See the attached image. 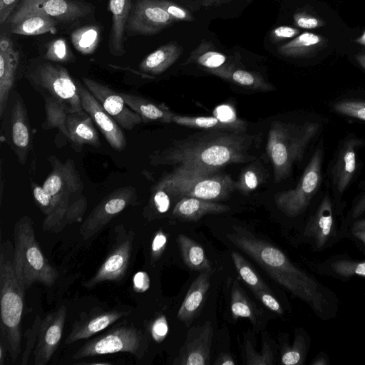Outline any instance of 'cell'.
<instances>
[{
    "instance_id": "27",
    "label": "cell",
    "mask_w": 365,
    "mask_h": 365,
    "mask_svg": "<svg viewBox=\"0 0 365 365\" xmlns=\"http://www.w3.org/2000/svg\"><path fill=\"white\" fill-rule=\"evenodd\" d=\"M12 34L23 36H36L56 32L57 21L38 13H26L11 16L8 21Z\"/></svg>"
},
{
    "instance_id": "41",
    "label": "cell",
    "mask_w": 365,
    "mask_h": 365,
    "mask_svg": "<svg viewBox=\"0 0 365 365\" xmlns=\"http://www.w3.org/2000/svg\"><path fill=\"white\" fill-rule=\"evenodd\" d=\"M327 269L341 277L361 276L365 277V261L339 259L329 262Z\"/></svg>"
},
{
    "instance_id": "3",
    "label": "cell",
    "mask_w": 365,
    "mask_h": 365,
    "mask_svg": "<svg viewBox=\"0 0 365 365\" xmlns=\"http://www.w3.org/2000/svg\"><path fill=\"white\" fill-rule=\"evenodd\" d=\"M48 160L52 170L42 186L51 195V202L42 228L58 233L67 225L81 220L87 208V199L83 195L84 185L72 159L61 162L50 155Z\"/></svg>"
},
{
    "instance_id": "15",
    "label": "cell",
    "mask_w": 365,
    "mask_h": 365,
    "mask_svg": "<svg viewBox=\"0 0 365 365\" xmlns=\"http://www.w3.org/2000/svg\"><path fill=\"white\" fill-rule=\"evenodd\" d=\"M82 80L84 86L122 128L130 130L143 122L140 115L127 106L120 93L93 79L83 77Z\"/></svg>"
},
{
    "instance_id": "56",
    "label": "cell",
    "mask_w": 365,
    "mask_h": 365,
    "mask_svg": "<svg viewBox=\"0 0 365 365\" xmlns=\"http://www.w3.org/2000/svg\"><path fill=\"white\" fill-rule=\"evenodd\" d=\"M217 115L216 117L225 121H236L239 120L237 118L235 111L232 107L227 105H222L218 106L215 111Z\"/></svg>"
},
{
    "instance_id": "14",
    "label": "cell",
    "mask_w": 365,
    "mask_h": 365,
    "mask_svg": "<svg viewBox=\"0 0 365 365\" xmlns=\"http://www.w3.org/2000/svg\"><path fill=\"white\" fill-rule=\"evenodd\" d=\"M91 6L73 0H21L11 16L38 13L71 23L89 15L93 11Z\"/></svg>"
},
{
    "instance_id": "53",
    "label": "cell",
    "mask_w": 365,
    "mask_h": 365,
    "mask_svg": "<svg viewBox=\"0 0 365 365\" xmlns=\"http://www.w3.org/2000/svg\"><path fill=\"white\" fill-rule=\"evenodd\" d=\"M299 33V30L288 26H280L274 29L270 33L273 41H280L292 38Z\"/></svg>"
},
{
    "instance_id": "28",
    "label": "cell",
    "mask_w": 365,
    "mask_h": 365,
    "mask_svg": "<svg viewBox=\"0 0 365 365\" xmlns=\"http://www.w3.org/2000/svg\"><path fill=\"white\" fill-rule=\"evenodd\" d=\"M355 139L346 141L341 148L332 169V181L336 190L342 193L349 185L356 169Z\"/></svg>"
},
{
    "instance_id": "40",
    "label": "cell",
    "mask_w": 365,
    "mask_h": 365,
    "mask_svg": "<svg viewBox=\"0 0 365 365\" xmlns=\"http://www.w3.org/2000/svg\"><path fill=\"white\" fill-rule=\"evenodd\" d=\"M263 180V173L258 163H252L241 172L238 180L236 181V188L242 193L248 194L255 190Z\"/></svg>"
},
{
    "instance_id": "54",
    "label": "cell",
    "mask_w": 365,
    "mask_h": 365,
    "mask_svg": "<svg viewBox=\"0 0 365 365\" xmlns=\"http://www.w3.org/2000/svg\"><path fill=\"white\" fill-rule=\"evenodd\" d=\"M21 0H0V24L3 26Z\"/></svg>"
},
{
    "instance_id": "34",
    "label": "cell",
    "mask_w": 365,
    "mask_h": 365,
    "mask_svg": "<svg viewBox=\"0 0 365 365\" xmlns=\"http://www.w3.org/2000/svg\"><path fill=\"white\" fill-rule=\"evenodd\" d=\"M227 56L226 55L215 50L211 43L202 40L190 53L185 63H197L208 71L227 65Z\"/></svg>"
},
{
    "instance_id": "26",
    "label": "cell",
    "mask_w": 365,
    "mask_h": 365,
    "mask_svg": "<svg viewBox=\"0 0 365 365\" xmlns=\"http://www.w3.org/2000/svg\"><path fill=\"white\" fill-rule=\"evenodd\" d=\"M211 273L209 270L200 272L192 282L178 310V319L185 323L195 317L209 290Z\"/></svg>"
},
{
    "instance_id": "55",
    "label": "cell",
    "mask_w": 365,
    "mask_h": 365,
    "mask_svg": "<svg viewBox=\"0 0 365 365\" xmlns=\"http://www.w3.org/2000/svg\"><path fill=\"white\" fill-rule=\"evenodd\" d=\"M133 289L137 292H144L150 287V278L145 272H138L133 277Z\"/></svg>"
},
{
    "instance_id": "16",
    "label": "cell",
    "mask_w": 365,
    "mask_h": 365,
    "mask_svg": "<svg viewBox=\"0 0 365 365\" xmlns=\"http://www.w3.org/2000/svg\"><path fill=\"white\" fill-rule=\"evenodd\" d=\"M66 314V307L62 304L41 320L34 349L35 365H46L57 350L63 334Z\"/></svg>"
},
{
    "instance_id": "63",
    "label": "cell",
    "mask_w": 365,
    "mask_h": 365,
    "mask_svg": "<svg viewBox=\"0 0 365 365\" xmlns=\"http://www.w3.org/2000/svg\"><path fill=\"white\" fill-rule=\"evenodd\" d=\"M358 63L365 68V54L357 55L356 57Z\"/></svg>"
},
{
    "instance_id": "24",
    "label": "cell",
    "mask_w": 365,
    "mask_h": 365,
    "mask_svg": "<svg viewBox=\"0 0 365 365\" xmlns=\"http://www.w3.org/2000/svg\"><path fill=\"white\" fill-rule=\"evenodd\" d=\"M131 9V0H109L112 25L108 48L110 53L117 57H120L125 53L123 44L124 35Z\"/></svg>"
},
{
    "instance_id": "17",
    "label": "cell",
    "mask_w": 365,
    "mask_h": 365,
    "mask_svg": "<svg viewBox=\"0 0 365 365\" xmlns=\"http://www.w3.org/2000/svg\"><path fill=\"white\" fill-rule=\"evenodd\" d=\"M77 88L83 110L90 115L106 141L113 149L123 150L126 148L127 140L122 128L86 86L77 81Z\"/></svg>"
},
{
    "instance_id": "22",
    "label": "cell",
    "mask_w": 365,
    "mask_h": 365,
    "mask_svg": "<svg viewBox=\"0 0 365 365\" xmlns=\"http://www.w3.org/2000/svg\"><path fill=\"white\" fill-rule=\"evenodd\" d=\"M334 234L332 204L329 196H324L308 221L304 235L312 240L317 249L320 250L331 241Z\"/></svg>"
},
{
    "instance_id": "1",
    "label": "cell",
    "mask_w": 365,
    "mask_h": 365,
    "mask_svg": "<svg viewBox=\"0 0 365 365\" xmlns=\"http://www.w3.org/2000/svg\"><path fill=\"white\" fill-rule=\"evenodd\" d=\"M257 137L246 132L205 130L173 141L168 147L149 155L153 165L220 170L232 164L251 163L250 153Z\"/></svg>"
},
{
    "instance_id": "62",
    "label": "cell",
    "mask_w": 365,
    "mask_h": 365,
    "mask_svg": "<svg viewBox=\"0 0 365 365\" xmlns=\"http://www.w3.org/2000/svg\"><path fill=\"white\" fill-rule=\"evenodd\" d=\"M6 352H8L7 349L2 341H0V364H4V360L6 357Z\"/></svg>"
},
{
    "instance_id": "19",
    "label": "cell",
    "mask_w": 365,
    "mask_h": 365,
    "mask_svg": "<svg viewBox=\"0 0 365 365\" xmlns=\"http://www.w3.org/2000/svg\"><path fill=\"white\" fill-rule=\"evenodd\" d=\"M9 128L11 148L19 162L25 165L31 149V129L26 107L16 91L11 109Z\"/></svg>"
},
{
    "instance_id": "60",
    "label": "cell",
    "mask_w": 365,
    "mask_h": 365,
    "mask_svg": "<svg viewBox=\"0 0 365 365\" xmlns=\"http://www.w3.org/2000/svg\"><path fill=\"white\" fill-rule=\"evenodd\" d=\"M230 1L232 0H204L203 5L205 6H217Z\"/></svg>"
},
{
    "instance_id": "49",
    "label": "cell",
    "mask_w": 365,
    "mask_h": 365,
    "mask_svg": "<svg viewBox=\"0 0 365 365\" xmlns=\"http://www.w3.org/2000/svg\"><path fill=\"white\" fill-rule=\"evenodd\" d=\"M168 323L164 315L158 317L151 326V335L153 340L158 343L163 341L168 335Z\"/></svg>"
},
{
    "instance_id": "7",
    "label": "cell",
    "mask_w": 365,
    "mask_h": 365,
    "mask_svg": "<svg viewBox=\"0 0 365 365\" xmlns=\"http://www.w3.org/2000/svg\"><path fill=\"white\" fill-rule=\"evenodd\" d=\"M319 130V124L287 123L274 121L268 131L266 153L272 163L274 180L278 183L287 178L294 163L300 161L306 147Z\"/></svg>"
},
{
    "instance_id": "51",
    "label": "cell",
    "mask_w": 365,
    "mask_h": 365,
    "mask_svg": "<svg viewBox=\"0 0 365 365\" xmlns=\"http://www.w3.org/2000/svg\"><path fill=\"white\" fill-rule=\"evenodd\" d=\"M294 24L299 28L312 29L324 25V23L314 16L304 13H297L294 15Z\"/></svg>"
},
{
    "instance_id": "59",
    "label": "cell",
    "mask_w": 365,
    "mask_h": 365,
    "mask_svg": "<svg viewBox=\"0 0 365 365\" xmlns=\"http://www.w3.org/2000/svg\"><path fill=\"white\" fill-rule=\"evenodd\" d=\"M365 231V219L356 221L351 227V232Z\"/></svg>"
},
{
    "instance_id": "38",
    "label": "cell",
    "mask_w": 365,
    "mask_h": 365,
    "mask_svg": "<svg viewBox=\"0 0 365 365\" xmlns=\"http://www.w3.org/2000/svg\"><path fill=\"white\" fill-rule=\"evenodd\" d=\"M230 309L234 319L247 318L253 324L256 322V313L253 305L237 282H234L232 285Z\"/></svg>"
},
{
    "instance_id": "47",
    "label": "cell",
    "mask_w": 365,
    "mask_h": 365,
    "mask_svg": "<svg viewBox=\"0 0 365 365\" xmlns=\"http://www.w3.org/2000/svg\"><path fill=\"white\" fill-rule=\"evenodd\" d=\"M159 2L175 21H192L194 20L190 12L183 7L166 0H159Z\"/></svg>"
},
{
    "instance_id": "35",
    "label": "cell",
    "mask_w": 365,
    "mask_h": 365,
    "mask_svg": "<svg viewBox=\"0 0 365 365\" xmlns=\"http://www.w3.org/2000/svg\"><path fill=\"white\" fill-rule=\"evenodd\" d=\"M322 38L315 34L304 32L277 48L279 54L287 57H302L314 51L322 43Z\"/></svg>"
},
{
    "instance_id": "2",
    "label": "cell",
    "mask_w": 365,
    "mask_h": 365,
    "mask_svg": "<svg viewBox=\"0 0 365 365\" xmlns=\"http://www.w3.org/2000/svg\"><path fill=\"white\" fill-rule=\"evenodd\" d=\"M226 235L236 247L255 260L278 284L306 302L323 319L335 313L336 300L313 277L296 267L287 256L272 244L258 238L240 227Z\"/></svg>"
},
{
    "instance_id": "33",
    "label": "cell",
    "mask_w": 365,
    "mask_h": 365,
    "mask_svg": "<svg viewBox=\"0 0 365 365\" xmlns=\"http://www.w3.org/2000/svg\"><path fill=\"white\" fill-rule=\"evenodd\" d=\"M177 242L184 263L191 270L212 271V264L202 247L189 237L180 234Z\"/></svg>"
},
{
    "instance_id": "42",
    "label": "cell",
    "mask_w": 365,
    "mask_h": 365,
    "mask_svg": "<svg viewBox=\"0 0 365 365\" xmlns=\"http://www.w3.org/2000/svg\"><path fill=\"white\" fill-rule=\"evenodd\" d=\"M43 59L54 63H68L73 61V55L64 38L51 41L46 47Z\"/></svg>"
},
{
    "instance_id": "50",
    "label": "cell",
    "mask_w": 365,
    "mask_h": 365,
    "mask_svg": "<svg viewBox=\"0 0 365 365\" xmlns=\"http://www.w3.org/2000/svg\"><path fill=\"white\" fill-rule=\"evenodd\" d=\"M153 202L159 213H165L170 208V197L162 188H155L153 190Z\"/></svg>"
},
{
    "instance_id": "23",
    "label": "cell",
    "mask_w": 365,
    "mask_h": 365,
    "mask_svg": "<svg viewBox=\"0 0 365 365\" xmlns=\"http://www.w3.org/2000/svg\"><path fill=\"white\" fill-rule=\"evenodd\" d=\"M90 115L84 110L77 112H68L66 117L65 125L68 134V140L76 146L89 145L99 147L101 141Z\"/></svg>"
},
{
    "instance_id": "58",
    "label": "cell",
    "mask_w": 365,
    "mask_h": 365,
    "mask_svg": "<svg viewBox=\"0 0 365 365\" xmlns=\"http://www.w3.org/2000/svg\"><path fill=\"white\" fill-rule=\"evenodd\" d=\"M216 365H235V361L231 355L227 353H222L217 357L215 362Z\"/></svg>"
},
{
    "instance_id": "20",
    "label": "cell",
    "mask_w": 365,
    "mask_h": 365,
    "mask_svg": "<svg viewBox=\"0 0 365 365\" xmlns=\"http://www.w3.org/2000/svg\"><path fill=\"white\" fill-rule=\"evenodd\" d=\"M130 312L120 310L105 311L95 307L88 312L81 313L72 325L70 334L65 339L66 344L93 336L110 325L128 315Z\"/></svg>"
},
{
    "instance_id": "12",
    "label": "cell",
    "mask_w": 365,
    "mask_h": 365,
    "mask_svg": "<svg viewBox=\"0 0 365 365\" xmlns=\"http://www.w3.org/2000/svg\"><path fill=\"white\" fill-rule=\"evenodd\" d=\"M137 191L133 186L117 188L107 195L88 214L80 227L83 239L97 234L115 216L136 203Z\"/></svg>"
},
{
    "instance_id": "46",
    "label": "cell",
    "mask_w": 365,
    "mask_h": 365,
    "mask_svg": "<svg viewBox=\"0 0 365 365\" xmlns=\"http://www.w3.org/2000/svg\"><path fill=\"white\" fill-rule=\"evenodd\" d=\"M41 320L42 319H41L40 315L38 314L34 319L32 327L28 329L25 334L26 343L25 349L23 353L24 354L22 356L21 361V364L24 365L27 364L30 353L31 350L35 347L38 339Z\"/></svg>"
},
{
    "instance_id": "9",
    "label": "cell",
    "mask_w": 365,
    "mask_h": 365,
    "mask_svg": "<svg viewBox=\"0 0 365 365\" xmlns=\"http://www.w3.org/2000/svg\"><path fill=\"white\" fill-rule=\"evenodd\" d=\"M148 341L143 331L133 324H120L88 341L73 354L81 359L98 355L128 352L140 359L145 354Z\"/></svg>"
},
{
    "instance_id": "45",
    "label": "cell",
    "mask_w": 365,
    "mask_h": 365,
    "mask_svg": "<svg viewBox=\"0 0 365 365\" xmlns=\"http://www.w3.org/2000/svg\"><path fill=\"white\" fill-rule=\"evenodd\" d=\"M336 112L365 121V102L343 101L334 104Z\"/></svg>"
},
{
    "instance_id": "13",
    "label": "cell",
    "mask_w": 365,
    "mask_h": 365,
    "mask_svg": "<svg viewBox=\"0 0 365 365\" xmlns=\"http://www.w3.org/2000/svg\"><path fill=\"white\" fill-rule=\"evenodd\" d=\"M175 21L159 0H138L132 6L125 33L130 36L155 35Z\"/></svg>"
},
{
    "instance_id": "32",
    "label": "cell",
    "mask_w": 365,
    "mask_h": 365,
    "mask_svg": "<svg viewBox=\"0 0 365 365\" xmlns=\"http://www.w3.org/2000/svg\"><path fill=\"white\" fill-rule=\"evenodd\" d=\"M173 123L205 130L246 132L247 130V123L240 119L236 121H225L216 116H187L174 113Z\"/></svg>"
},
{
    "instance_id": "31",
    "label": "cell",
    "mask_w": 365,
    "mask_h": 365,
    "mask_svg": "<svg viewBox=\"0 0 365 365\" xmlns=\"http://www.w3.org/2000/svg\"><path fill=\"white\" fill-rule=\"evenodd\" d=\"M120 94L127 106L140 115L143 122L173 123L174 113L165 106L140 96L127 93Z\"/></svg>"
},
{
    "instance_id": "36",
    "label": "cell",
    "mask_w": 365,
    "mask_h": 365,
    "mask_svg": "<svg viewBox=\"0 0 365 365\" xmlns=\"http://www.w3.org/2000/svg\"><path fill=\"white\" fill-rule=\"evenodd\" d=\"M45 102V120L42 124V128L48 130L57 128L64 136L68 138V134L66 128V117L71 112L63 103L54 98L44 96Z\"/></svg>"
},
{
    "instance_id": "11",
    "label": "cell",
    "mask_w": 365,
    "mask_h": 365,
    "mask_svg": "<svg viewBox=\"0 0 365 365\" xmlns=\"http://www.w3.org/2000/svg\"><path fill=\"white\" fill-rule=\"evenodd\" d=\"M118 228L115 242L107 257L96 273L83 284L86 288L91 289L106 282H119L125 276L132 257L134 232H127L122 226Z\"/></svg>"
},
{
    "instance_id": "48",
    "label": "cell",
    "mask_w": 365,
    "mask_h": 365,
    "mask_svg": "<svg viewBox=\"0 0 365 365\" xmlns=\"http://www.w3.org/2000/svg\"><path fill=\"white\" fill-rule=\"evenodd\" d=\"M253 293L269 309L279 314H283V309L279 302L272 294L270 289L255 291Z\"/></svg>"
},
{
    "instance_id": "25",
    "label": "cell",
    "mask_w": 365,
    "mask_h": 365,
    "mask_svg": "<svg viewBox=\"0 0 365 365\" xmlns=\"http://www.w3.org/2000/svg\"><path fill=\"white\" fill-rule=\"evenodd\" d=\"M230 210L229 206L215 201L185 197L175 204L173 215L186 221H197L205 215L224 213Z\"/></svg>"
},
{
    "instance_id": "29",
    "label": "cell",
    "mask_w": 365,
    "mask_h": 365,
    "mask_svg": "<svg viewBox=\"0 0 365 365\" xmlns=\"http://www.w3.org/2000/svg\"><path fill=\"white\" fill-rule=\"evenodd\" d=\"M182 47L176 42H170L148 55L139 64L140 72L159 75L168 69L182 55Z\"/></svg>"
},
{
    "instance_id": "30",
    "label": "cell",
    "mask_w": 365,
    "mask_h": 365,
    "mask_svg": "<svg viewBox=\"0 0 365 365\" xmlns=\"http://www.w3.org/2000/svg\"><path fill=\"white\" fill-rule=\"evenodd\" d=\"M207 72L248 89L270 91L274 88L259 73L235 68L232 64H227L220 68Z\"/></svg>"
},
{
    "instance_id": "5",
    "label": "cell",
    "mask_w": 365,
    "mask_h": 365,
    "mask_svg": "<svg viewBox=\"0 0 365 365\" xmlns=\"http://www.w3.org/2000/svg\"><path fill=\"white\" fill-rule=\"evenodd\" d=\"M173 199L192 197L211 201L227 199L237 190L236 181L220 170L173 168L154 185Z\"/></svg>"
},
{
    "instance_id": "57",
    "label": "cell",
    "mask_w": 365,
    "mask_h": 365,
    "mask_svg": "<svg viewBox=\"0 0 365 365\" xmlns=\"http://www.w3.org/2000/svg\"><path fill=\"white\" fill-rule=\"evenodd\" d=\"M365 212V194L356 202L353 207L351 215L352 218H356Z\"/></svg>"
},
{
    "instance_id": "52",
    "label": "cell",
    "mask_w": 365,
    "mask_h": 365,
    "mask_svg": "<svg viewBox=\"0 0 365 365\" xmlns=\"http://www.w3.org/2000/svg\"><path fill=\"white\" fill-rule=\"evenodd\" d=\"M167 242V235L162 230L157 232L151 245V257L153 261H155L161 256L165 250Z\"/></svg>"
},
{
    "instance_id": "64",
    "label": "cell",
    "mask_w": 365,
    "mask_h": 365,
    "mask_svg": "<svg viewBox=\"0 0 365 365\" xmlns=\"http://www.w3.org/2000/svg\"><path fill=\"white\" fill-rule=\"evenodd\" d=\"M356 41L359 43L365 46V31L361 35V36H360L359 38H357Z\"/></svg>"
},
{
    "instance_id": "21",
    "label": "cell",
    "mask_w": 365,
    "mask_h": 365,
    "mask_svg": "<svg viewBox=\"0 0 365 365\" xmlns=\"http://www.w3.org/2000/svg\"><path fill=\"white\" fill-rule=\"evenodd\" d=\"M19 53L5 34L0 37V118L3 119L9 103L19 66Z\"/></svg>"
},
{
    "instance_id": "8",
    "label": "cell",
    "mask_w": 365,
    "mask_h": 365,
    "mask_svg": "<svg viewBox=\"0 0 365 365\" xmlns=\"http://www.w3.org/2000/svg\"><path fill=\"white\" fill-rule=\"evenodd\" d=\"M26 78L43 96H50L61 102L71 112L83 110L77 81L61 65L46 59L32 63L26 72Z\"/></svg>"
},
{
    "instance_id": "43",
    "label": "cell",
    "mask_w": 365,
    "mask_h": 365,
    "mask_svg": "<svg viewBox=\"0 0 365 365\" xmlns=\"http://www.w3.org/2000/svg\"><path fill=\"white\" fill-rule=\"evenodd\" d=\"M246 364L249 365H270L273 364V352L266 341H263L262 351L257 354L250 341L245 344Z\"/></svg>"
},
{
    "instance_id": "61",
    "label": "cell",
    "mask_w": 365,
    "mask_h": 365,
    "mask_svg": "<svg viewBox=\"0 0 365 365\" xmlns=\"http://www.w3.org/2000/svg\"><path fill=\"white\" fill-rule=\"evenodd\" d=\"M352 235L365 247V231L352 232Z\"/></svg>"
},
{
    "instance_id": "10",
    "label": "cell",
    "mask_w": 365,
    "mask_h": 365,
    "mask_svg": "<svg viewBox=\"0 0 365 365\" xmlns=\"http://www.w3.org/2000/svg\"><path fill=\"white\" fill-rule=\"evenodd\" d=\"M322 152L316 150L306 167L297 186L274 195L277 208L286 216L295 217L309 205L320 185Z\"/></svg>"
},
{
    "instance_id": "6",
    "label": "cell",
    "mask_w": 365,
    "mask_h": 365,
    "mask_svg": "<svg viewBox=\"0 0 365 365\" xmlns=\"http://www.w3.org/2000/svg\"><path fill=\"white\" fill-rule=\"evenodd\" d=\"M14 265L21 287L26 292L33 284H54L58 272L48 262L36 240L31 219L23 216L14 228Z\"/></svg>"
},
{
    "instance_id": "18",
    "label": "cell",
    "mask_w": 365,
    "mask_h": 365,
    "mask_svg": "<svg viewBox=\"0 0 365 365\" xmlns=\"http://www.w3.org/2000/svg\"><path fill=\"white\" fill-rule=\"evenodd\" d=\"M212 337L213 329L210 322L190 329L178 355L174 359L173 364H209Z\"/></svg>"
},
{
    "instance_id": "37",
    "label": "cell",
    "mask_w": 365,
    "mask_h": 365,
    "mask_svg": "<svg viewBox=\"0 0 365 365\" xmlns=\"http://www.w3.org/2000/svg\"><path fill=\"white\" fill-rule=\"evenodd\" d=\"M99 36V29L93 25L78 28L71 36L75 48L84 55L91 54L96 49Z\"/></svg>"
},
{
    "instance_id": "4",
    "label": "cell",
    "mask_w": 365,
    "mask_h": 365,
    "mask_svg": "<svg viewBox=\"0 0 365 365\" xmlns=\"http://www.w3.org/2000/svg\"><path fill=\"white\" fill-rule=\"evenodd\" d=\"M24 289L14 265V245L7 240L0 245L1 341L13 362H16L21 345V319Z\"/></svg>"
},
{
    "instance_id": "39",
    "label": "cell",
    "mask_w": 365,
    "mask_h": 365,
    "mask_svg": "<svg viewBox=\"0 0 365 365\" xmlns=\"http://www.w3.org/2000/svg\"><path fill=\"white\" fill-rule=\"evenodd\" d=\"M231 257L239 275L251 288L252 292L269 289L262 278L240 253L233 251L231 253Z\"/></svg>"
},
{
    "instance_id": "44",
    "label": "cell",
    "mask_w": 365,
    "mask_h": 365,
    "mask_svg": "<svg viewBox=\"0 0 365 365\" xmlns=\"http://www.w3.org/2000/svg\"><path fill=\"white\" fill-rule=\"evenodd\" d=\"M305 345L302 336H296L292 346L286 348L281 356V361L285 365L301 364L304 359Z\"/></svg>"
}]
</instances>
